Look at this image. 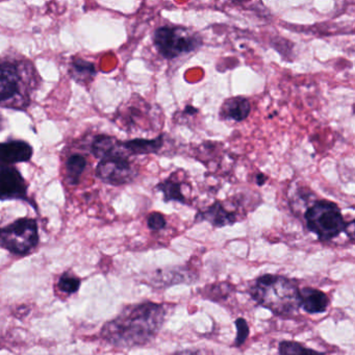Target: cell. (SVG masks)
Wrapping results in <instances>:
<instances>
[{
    "mask_svg": "<svg viewBox=\"0 0 355 355\" xmlns=\"http://www.w3.org/2000/svg\"><path fill=\"white\" fill-rule=\"evenodd\" d=\"M304 219L307 230L323 242L340 236L347 225L338 205L326 199L315 201L305 211Z\"/></svg>",
    "mask_w": 355,
    "mask_h": 355,
    "instance_id": "obj_4",
    "label": "cell"
},
{
    "mask_svg": "<svg viewBox=\"0 0 355 355\" xmlns=\"http://www.w3.org/2000/svg\"><path fill=\"white\" fill-rule=\"evenodd\" d=\"M195 221H207L211 223L214 227H224V226L232 225L236 223L238 221V215L236 211L226 209L223 202L217 200L207 209L199 211L195 218Z\"/></svg>",
    "mask_w": 355,
    "mask_h": 355,
    "instance_id": "obj_9",
    "label": "cell"
},
{
    "mask_svg": "<svg viewBox=\"0 0 355 355\" xmlns=\"http://www.w3.org/2000/svg\"><path fill=\"white\" fill-rule=\"evenodd\" d=\"M267 180L268 176L266 174L259 173V175H257V184L259 187L263 186Z\"/></svg>",
    "mask_w": 355,
    "mask_h": 355,
    "instance_id": "obj_24",
    "label": "cell"
},
{
    "mask_svg": "<svg viewBox=\"0 0 355 355\" xmlns=\"http://www.w3.org/2000/svg\"><path fill=\"white\" fill-rule=\"evenodd\" d=\"M167 315L165 305L146 302L128 307L103 328V336L120 347L148 344L163 327Z\"/></svg>",
    "mask_w": 355,
    "mask_h": 355,
    "instance_id": "obj_1",
    "label": "cell"
},
{
    "mask_svg": "<svg viewBox=\"0 0 355 355\" xmlns=\"http://www.w3.org/2000/svg\"><path fill=\"white\" fill-rule=\"evenodd\" d=\"M38 241V225L33 219L24 218L0 230V244L15 254L30 252Z\"/></svg>",
    "mask_w": 355,
    "mask_h": 355,
    "instance_id": "obj_5",
    "label": "cell"
},
{
    "mask_svg": "<svg viewBox=\"0 0 355 355\" xmlns=\"http://www.w3.org/2000/svg\"><path fill=\"white\" fill-rule=\"evenodd\" d=\"M92 153L101 159L116 155H126L121 141L105 135L97 136L94 139L92 143Z\"/></svg>",
    "mask_w": 355,
    "mask_h": 355,
    "instance_id": "obj_14",
    "label": "cell"
},
{
    "mask_svg": "<svg viewBox=\"0 0 355 355\" xmlns=\"http://www.w3.org/2000/svg\"><path fill=\"white\" fill-rule=\"evenodd\" d=\"M279 355H325L319 351L313 349L306 348L298 342H292V340H284L280 343Z\"/></svg>",
    "mask_w": 355,
    "mask_h": 355,
    "instance_id": "obj_19",
    "label": "cell"
},
{
    "mask_svg": "<svg viewBox=\"0 0 355 355\" xmlns=\"http://www.w3.org/2000/svg\"><path fill=\"white\" fill-rule=\"evenodd\" d=\"M236 346H241L244 344L249 336V326L246 320L239 318L236 320Z\"/></svg>",
    "mask_w": 355,
    "mask_h": 355,
    "instance_id": "obj_22",
    "label": "cell"
},
{
    "mask_svg": "<svg viewBox=\"0 0 355 355\" xmlns=\"http://www.w3.org/2000/svg\"><path fill=\"white\" fill-rule=\"evenodd\" d=\"M164 135L155 139H134L122 142V147L126 153L134 155H153L163 148Z\"/></svg>",
    "mask_w": 355,
    "mask_h": 355,
    "instance_id": "obj_15",
    "label": "cell"
},
{
    "mask_svg": "<svg viewBox=\"0 0 355 355\" xmlns=\"http://www.w3.org/2000/svg\"><path fill=\"white\" fill-rule=\"evenodd\" d=\"M191 186L190 184L176 180L175 174H171V176L162 180L155 190L159 191L163 194L164 201L170 202V201H176V202L182 203V205H189L188 198L184 193V187Z\"/></svg>",
    "mask_w": 355,
    "mask_h": 355,
    "instance_id": "obj_12",
    "label": "cell"
},
{
    "mask_svg": "<svg viewBox=\"0 0 355 355\" xmlns=\"http://www.w3.org/2000/svg\"><path fill=\"white\" fill-rule=\"evenodd\" d=\"M301 306L309 313H324L329 305V299L325 293L313 288L300 290Z\"/></svg>",
    "mask_w": 355,
    "mask_h": 355,
    "instance_id": "obj_13",
    "label": "cell"
},
{
    "mask_svg": "<svg viewBox=\"0 0 355 355\" xmlns=\"http://www.w3.org/2000/svg\"><path fill=\"white\" fill-rule=\"evenodd\" d=\"M26 180L20 172L11 166L0 164V200L26 199Z\"/></svg>",
    "mask_w": 355,
    "mask_h": 355,
    "instance_id": "obj_8",
    "label": "cell"
},
{
    "mask_svg": "<svg viewBox=\"0 0 355 355\" xmlns=\"http://www.w3.org/2000/svg\"><path fill=\"white\" fill-rule=\"evenodd\" d=\"M250 295L257 304L274 315H290L301 307L300 288L296 282L282 275L266 274L257 278Z\"/></svg>",
    "mask_w": 355,
    "mask_h": 355,
    "instance_id": "obj_2",
    "label": "cell"
},
{
    "mask_svg": "<svg viewBox=\"0 0 355 355\" xmlns=\"http://www.w3.org/2000/svg\"><path fill=\"white\" fill-rule=\"evenodd\" d=\"M345 234L348 236L351 241L354 240V221L347 222L346 227L344 230Z\"/></svg>",
    "mask_w": 355,
    "mask_h": 355,
    "instance_id": "obj_23",
    "label": "cell"
},
{
    "mask_svg": "<svg viewBox=\"0 0 355 355\" xmlns=\"http://www.w3.org/2000/svg\"><path fill=\"white\" fill-rule=\"evenodd\" d=\"M96 174L105 184L122 186L132 182L138 172L126 155H116L101 159L97 166Z\"/></svg>",
    "mask_w": 355,
    "mask_h": 355,
    "instance_id": "obj_7",
    "label": "cell"
},
{
    "mask_svg": "<svg viewBox=\"0 0 355 355\" xmlns=\"http://www.w3.org/2000/svg\"><path fill=\"white\" fill-rule=\"evenodd\" d=\"M251 113V105L244 96H234L225 99L220 107L219 117L223 121L243 122Z\"/></svg>",
    "mask_w": 355,
    "mask_h": 355,
    "instance_id": "obj_10",
    "label": "cell"
},
{
    "mask_svg": "<svg viewBox=\"0 0 355 355\" xmlns=\"http://www.w3.org/2000/svg\"><path fill=\"white\" fill-rule=\"evenodd\" d=\"M87 161L83 155H73L68 159L66 164L67 180L70 184H78L86 169Z\"/></svg>",
    "mask_w": 355,
    "mask_h": 355,
    "instance_id": "obj_18",
    "label": "cell"
},
{
    "mask_svg": "<svg viewBox=\"0 0 355 355\" xmlns=\"http://www.w3.org/2000/svg\"><path fill=\"white\" fill-rule=\"evenodd\" d=\"M95 76L94 65L84 60H74L71 65V76L76 82L80 84H87L91 82Z\"/></svg>",
    "mask_w": 355,
    "mask_h": 355,
    "instance_id": "obj_17",
    "label": "cell"
},
{
    "mask_svg": "<svg viewBox=\"0 0 355 355\" xmlns=\"http://www.w3.org/2000/svg\"><path fill=\"white\" fill-rule=\"evenodd\" d=\"M153 45L166 60H174L198 51L202 37L192 28L182 26H161L153 33Z\"/></svg>",
    "mask_w": 355,
    "mask_h": 355,
    "instance_id": "obj_3",
    "label": "cell"
},
{
    "mask_svg": "<svg viewBox=\"0 0 355 355\" xmlns=\"http://www.w3.org/2000/svg\"><path fill=\"white\" fill-rule=\"evenodd\" d=\"M32 157V146L24 141H9L0 144V162L5 165L24 163Z\"/></svg>",
    "mask_w": 355,
    "mask_h": 355,
    "instance_id": "obj_11",
    "label": "cell"
},
{
    "mask_svg": "<svg viewBox=\"0 0 355 355\" xmlns=\"http://www.w3.org/2000/svg\"><path fill=\"white\" fill-rule=\"evenodd\" d=\"M173 355H198V354H197V352H195V351L182 350V351H178V352H176L175 354H173Z\"/></svg>",
    "mask_w": 355,
    "mask_h": 355,
    "instance_id": "obj_25",
    "label": "cell"
},
{
    "mask_svg": "<svg viewBox=\"0 0 355 355\" xmlns=\"http://www.w3.org/2000/svg\"><path fill=\"white\" fill-rule=\"evenodd\" d=\"M147 225H148L149 230H153V232H159L166 228L167 221H166L165 216L163 214L153 211L147 218Z\"/></svg>",
    "mask_w": 355,
    "mask_h": 355,
    "instance_id": "obj_21",
    "label": "cell"
},
{
    "mask_svg": "<svg viewBox=\"0 0 355 355\" xmlns=\"http://www.w3.org/2000/svg\"><path fill=\"white\" fill-rule=\"evenodd\" d=\"M159 286H171V284H184V282H191L193 276L191 275L188 270H182V268H173L170 270H159Z\"/></svg>",
    "mask_w": 355,
    "mask_h": 355,
    "instance_id": "obj_16",
    "label": "cell"
},
{
    "mask_svg": "<svg viewBox=\"0 0 355 355\" xmlns=\"http://www.w3.org/2000/svg\"><path fill=\"white\" fill-rule=\"evenodd\" d=\"M26 86L21 70L9 61L0 62V105L20 107L28 105L22 98Z\"/></svg>",
    "mask_w": 355,
    "mask_h": 355,
    "instance_id": "obj_6",
    "label": "cell"
},
{
    "mask_svg": "<svg viewBox=\"0 0 355 355\" xmlns=\"http://www.w3.org/2000/svg\"><path fill=\"white\" fill-rule=\"evenodd\" d=\"M80 279H78V278L76 277H72V276L68 275V274H65V275L62 276L59 280L60 290L67 293V294L76 293V291L78 290V288H80Z\"/></svg>",
    "mask_w": 355,
    "mask_h": 355,
    "instance_id": "obj_20",
    "label": "cell"
}]
</instances>
